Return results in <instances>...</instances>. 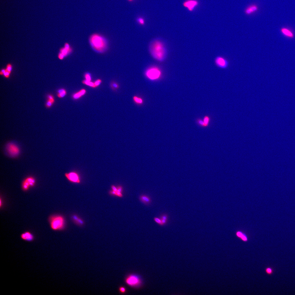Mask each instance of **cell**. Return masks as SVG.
Masks as SVG:
<instances>
[{"instance_id": "cell-27", "label": "cell", "mask_w": 295, "mask_h": 295, "mask_svg": "<svg viewBox=\"0 0 295 295\" xmlns=\"http://www.w3.org/2000/svg\"><path fill=\"white\" fill-rule=\"evenodd\" d=\"M154 220L157 223L158 225L161 226H162L161 220L160 218H157V217H155L154 218Z\"/></svg>"}, {"instance_id": "cell-2", "label": "cell", "mask_w": 295, "mask_h": 295, "mask_svg": "<svg viewBox=\"0 0 295 295\" xmlns=\"http://www.w3.org/2000/svg\"><path fill=\"white\" fill-rule=\"evenodd\" d=\"M89 40L91 45L97 52L103 53L107 49V42L105 38L102 35L93 34L90 37Z\"/></svg>"}, {"instance_id": "cell-15", "label": "cell", "mask_w": 295, "mask_h": 295, "mask_svg": "<svg viewBox=\"0 0 295 295\" xmlns=\"http://www.w3.org/2000/svg\"><path fill=\"white\" fill-rule=\"evenodd\" d=\"M160 218L161 220L162 226L167 225L169 222V216L167 213L162 214L160 215Z\"/></svg>"}, {"instance_id": "cell-14", "label": "cell", "mask_w": 295, "mask_h": 295, "mask_svg": "<svg viewBox=\"0 0 295 295\" xmlns=\"http://www.w3.org/2000/svg\"><path fill=\"white\" fill-rule=\"evenodd\" d=\"M54 97L51 94H49L47 96V100L46 103V106L47 108H50L53 106L55 102Z\"/></svg>"}, {"instance_id": "cell-10", "label": "cell", "mask_w": 295, "mask_h": 295, "mask_svg": "<svg viewBox=\"0 0 295 295\" xmlns=\"http://www.w3.org/2000/svg\"><path fill=\"white\" fill-rule=\"evenodd\" d=\"M215 63L217 67L222 69H227L229 65L228 60L221 56L217 57L215 60Z\"/></svg>"}, {"instance_id": "cell-32", "label": "cell", "mask_w": 295, "mask_h": 295, "mask_svg": "<svg viewBox=\"0 0 295 295\" xmlns=\"http://www.w3.org/2000/svg\"><path fill=\"white\" fill-rule=\"evenodd\" d=\"M10 73L9 72H8V71H6V69L5 72L3 75H4L5 77L6 78H9L10 76Z\"/></svg>"}, {"instance_id": "cell-21", "label": "cell", "mask_w": 295, "mask_h": 295, "mask_svg": "<svg viewBox=\"0 0 295 295\" xmlns=\"http://www.w3.org/2000/svg\"><path fill=\"white\" fill-rule=\"evenodd\" d=\"M82 82V83L85 84V85L93 87V88H95V87H96L94 82L93 83L91 81H87L86 79L83 80Z\"/></svg>"}, {"instance_id": "cell-37", "label": "cell", "mask_w": 295, "mask_h": 295, "mask_svg": "<svg viewBox=\"0 0 295 295\" xmlns=\"http://www.w3.org/2000/svg\"><path fill=\"white\" fill-rule=\"evenodd\" d=\"M111 188L112 190L116 191V192L117 191V188L115 186L113 185H112L111 186Z\"/></svg>"}, {"instance_id": "cell-8", "label": "cell", "mask_w": 295, "mask_h": 295, "mask_svg": "<svg viewBox=\"0 0 295 295\" xmlns=\"http://www.w3.org/2000/svg\"><path fill=\"white\" fill-rule=\"evenodd\" d=\"M36 180L32 176H28L25 178L23 181L22 184V188L23 190L27 191L30 187L34 186L36 183Z\"/></svg>"}, {"instance_id": "cell-38", "label": "cell", "mask_w": 295, "mask_h": 295, "mask_svg": "<svg viewBox=\"0 0 295 295\" xmlns=\"http://www.w3.org/2000/svg\"><path fill=\"white\" fill-rule=\"evenodd\" d=\"M5 71H6V69L2 70L1 71V73H0V74H1V75H4V73H5Z\"/></svg>"}, {"instance_id": "cell-18", "label": "cell", "mask_w": 295, "mask_h": 295, "mask_svg": "<svg viewBox=\"0 0 295 295\" xmlns=\"http://www.w3.org/2000/svg\"><path fill=\"white\" fill-rule=\"evenodd\" d=\"M72 48L69 49L64 47L60 48V53L62 54L64 57H65L72 53Z\"/></svg>"}, {"instance_id": "cell-9", "label": "cell", "mask_w": 295, "mask_h": 295, "mask_svg": "<svg viewBox=\"0 0 295 295\" xmlns=\"http://www.w3.org/2000/svg\"><path fill=\"white\" fill-rule=\"evenodd\" d=\"M64 176L70 182L73 183L79 184L81 183L80 175L77 172L73 171L64 174Z\"/></svg>"}, {"instance_id": "cell-26", "label": "cell", "mask_w": 295, "mask_h": 295, "mask_svg": "<svg viewBox=\"0 0 295 295\" xmlns=\"http://www.w3.org/2000/svg\"><path fill=\"white\" fill-rule=\"evenodd\" d=\"M85 76L86 80L89 81H91L92 77L89 73H86L85 74Z\"/></svg>"}, {"instance_id": "cell-34", "label": "cell", "mask_w": 295, "mask_h": 295, "mask_svg": "<svg viewBox=\"0 0 295 295\" xmlns=\"http://www.w3.org/2000/svg\"><path fill=\"white\" fill-rule=\"evenodd\" d=\"M109 193L110 194L112 195L116 196V192L112 190H110Z\"/></svg>"}, {"instance_id": "cell-36", "label": "cell", "mask_w": 295, "mask_h": 295, "mask_svg": "<svg viewBox=\"0 0 295 295\" xmlns=\"http://www.w3.org/2000/svg\"><path fill=\"white\" fill-rule=\"evenodd\" d=\"M116 196L122 198L123 197V195L122 193L119 192L117 191L116 192Z\"/></svg>"}, {"instance_id": "cell-22", "label": "cell", "mask_w": 295, "mask_h": 295, "mask_svg": "<svg viewBox=\"0 0 295 295\" xmlns=\"http://www.w3.org/2000/svg\"><path fill=\"white\" fill-rule=\"evenodd\" d=\"M236 235L238 237L241 238L243 241H247V236L244 234H243L241 232H238L237 233Z\"/></svg>"}, {"instance_id": "cell-31", "label": "cell", "mask_w": 295, "mask_h": 295, "mask_svg": "<svg viewBox=\"0 0 295 295\" xmlns=\"http://www.w3.org/2000/svg\"><path fill=\"white\" fill-rule=\"evenodd\" d=\"M119 290L121 293H123L125 292L126 290L125 287L123 286H121L120 287Z\"/></svg>"}, {"instance_id": "cell-11", "label": "cell", "mask_w": 295, "mask_h": 295, "mask_svg": "<svg viewBox=\"0 0 295 295\" xmlns=\"http://www.w3.org/2000/svg\"><path fill=\"white\" fill-rule=\"evenodd\" d=\"M258 10V6L256 4H252L249 6L245 10L246 15H249L257 12Z\"/></svg>"}, {"instance_id": "cell-35", "label": "cell", "mask_w": 295, "mask_h": 295, "mask_svg": "<svg viewBox=\"0 0 295 295\" xmlns=\"http://www.w3.org/2000/svg\"><path fill=\"white\" fill-rule=\"evenodd\" d=\"M267 273L269 274H271L273 272V270L272 269L270 268H268L266 270Z\"/></svg>"}, {"instance_id": "cell-13", "label": "cell", "mask_w": 295, "mask_h": 295, "mask_svg": "<svg viewBox=\"0 0 295 295\" xmlns=\"http://www.w3.org/2000/svg\"><path fill=\"white\" fill-rule=\"evenodd\" d=\"M139 200L142 203L145 204L146 205H148L150 204L151 202V200L150 197L148 196L145 194H142L139 197Z\"/></svg>"}, {"instance_id": "cell-1", "label": "cell", "mask_w": 295, "mask_h": 295, "mask_svg": "<svg viewBox=\"0 0 295 295\" xmlns=\"http://www.w3.org/2000/svg\"><path fill=\"white\" fill-rule=\"evenodd\" d=\"M151 54L155 59L159 61L163 60L166 58L167 51L164 44L158 40L152 42L150 47Z\"/></svg>"}, {"instance_id": "cell-33", "label": "cell", "mask_w": 295, "mask_h": 295, "mask_svg": "<svg viewBox=\"0 0 295 295\" xmlns=\"http://www.w3.org/2000/svg\"><path fill=\"white\" fill-rule=\"evenodd\" d=\"M117 191L118 192L122 193L123 192V187L121 186H117Z\"/></svg>"}, {"instance_id": "cell-7", "label": "cell", "mask_w": 295, "mask_h": 295, "mask_svg": "<svg viewBox=\"0 0 295 295\" xmlns=\"http://www.w3.org/2000/svg\"><path fill=\"white\" fill-rule=\"evenodd\" d=\"M200 4L199 0H185L183 3V7L190 12H193Z\"/></svg>"}, {"instance_id": "cell-4", "label": "cell", "mask_w": 295, "mask_h": 295, "mask_svg": "<svg viewBox=\"0 0 295 295\" xmlns=\"http://www.w3.org/2000/svg\"><path fill=\"white\" fill-rule=\"evenodd\" d=\"M145 75L148 79L152 80H155L160 78L161 75V73L158 68L153 67L150 68L146 71Z\"/></svg>"}, {"instance_id": "cell-6", "label": "cell", "mask_w": 295, "mask_h": 295, "mask_svg": "<svg viewBox=\"0 0 295 295\" xmlns=\"http://www.w3.org/2000/svg\"><path fill=\"white\" fill-rule=\"evenodd\" d=\"M125 282L129 286L135 287L140 286L142 283L140 278L135 275H129L126 278Z\"/></svg>"}, {"instance_id": "cell-23", "label": "cell", "mask_w": 295, "mask_h": 295, "mask_svg": "<svg viewBox=\"0 0 295 295\" xmlns=\"http://www.w3.org/2000/svg\"><path fill=\"white\" fill-rule=\"evenodd\" d=\"M111 88L113 90H116L118 89L119 87V84L116 82H112L111 83Z\"/></svg>"}, {"instance_id": "cell-5", "label": "cell", "mask_w": 295, "mask_h": 295, "mask_svg": "<svg viewBox=\"0 0 295 295\" xmlns=\"http://www.w3.org/2000/svg\"><path fill=\"white\" fill-rule=\"evenodd\" d=\"M6 151L9 156L13 157H17L20 153V150L17 145L13 143H9L6 145Z\"/></svg>"}, {"instance_id": "cell-20", "label": "cell", "mask_w": 295, "mask_h": 295, "mask_svg": "<svg viewBox=\"0 0 295 295\" xmlns=\"http://www.w3.org/2000/svg\"><path fill=\"white\" fill-rule=\"evenodd\" d=\"M67 94L66 90L64 89H60L58 90L57 95L59 98H62L65 96Z\"/></svg>"}, {"instance_id": "cell-25", "label": "cell", "mask_w": 295, "mask_h": 295, "mask_svg": "<svg viewBox=\"0 0 295 295\" xmlns=\"http://www.w3.org/2000/svg\"><path fill=\"white\" fill-rule=\"evenodd\" d=\"M197 122L200 125L203 127H206L205 123H204L203 120L199 119L197 120Z\"/></svg>"}, {"instance_id": "cell-39", "label": "cell", "mask_w": 295, "mask_h": 295, "mask_svg": "<svg viewBox=\"0 0 295 295\" xmlns=\"http://www.w3.org/2000/svg\"><path fill=\"white\" fill-rule=\"evenodd\" d=\"M127 1L129 2H132L133 1H134V0H127Z\"/></svg>"}, {"instance_id": "cell-24", "label": "cell", "mask_w": 295, "mask_h": 295, "mask_svg": "<svg viewBox=\"0 0 295 295\" xmlns=\"http://www.w3.org/2000/svg\"><path fill=\"white\" fill-rule=\"evenodd\" d=\"M210 120V118L208 116H206L204 118L203 121L205 123L206 127H208V126Z\"/></svg>"}, {"instance_id": "cell-30", "label": "cell", "mask_w": 295, "mask_h": 295, "mask_svg": "<svg viewBox=\"0 0 295 295\" xmlns=\"http://www.w3.org/2000/svg\"><path fill=\"white\" fill-rule=\"evenodd\" d=\"M12 68V67L11 65L10 64H8L7 66V68H6V70L10 73L11 74V71Z\"/></svg>"}, {"instance_id": "cell-17", "label": "cell", "mask_w": 295, "mask_h": 295, "mask_svg": "<svg viewBox=\"0 0 295 295\" xmlns=\"http://www.w3.org/2000/svg\"><path fill=\"white\" fill-rule=\"evenodd\" d=\"M281 31L282 33L287 37L290 38L294 37V35L292 32L287 28H282Z\"/></svg>"}, {"instance_id": "cell-19", "label": "cell", "mask_w": 295, "mask_h": 295, "mask_svg": "<svg viewBox=\"0 0 295 295\" xmlns=\"http://www.w3.org/2000/svg\"><path fill=\"white\" fill-rule=\"evenodd\" d=\"M133 100L134 102L138 105H141L144 103V100L141 97L137 96L133 97Z\"/></svg>"}, {"instance_id": "cell-29", "label": "cell", "mask_w": 295, "mask_h": 295, "mask_svg": "<svg viewBox=\"0 0 295 295\" xmlns=\"http://www.w3.org/2000/svg\"><path fill=\"white\" fill-rule=\"evenodd\" d=\"M102 83V80L100 79H98L97 80L95 81L94 82L95 85L96 87H98L100 85V84Z\"/></svg>"}, {"instance_id": "cell-28", "label": "cell", "mask_w": 295, "mask_h": 295, "mask_svg": "<svg viewBox=\"0 0 295 295\" xmlns=\"http://www.w3.org/2000/svg\"><path fill=\"white\" fill-rule=\"evenodd\" d=\"M137 21L141 25H143L145 24L144 19L142 17H139L137 19Z\"/></svg>"}, {"instance_id": "cell-3", "label": "cell", "mask_w": 295, "mask_h": 295, "mask_svg": "<svg viewBox=\"0 0 295 295\" xmlns=\"http://www.w3.org/2000/svg\"><path fill=\"white\" fill-rule=\"evenodd\" d=\"M51 227L54 231L63 229L64 226V220L63 217L60 215L51 216L49 218Z\"/></svg>"}, {"instance_id": "cell-12", "label": "cell", "mask_w": 295, "mask_h": 295, "mask_svg": "<svg viewBox=\"0 0 295 295\" xmlns=\"http://www.w3.org/2000/svg\"><path fill=\"white\" fill-rule=\"evenodd\" d=\"M21 238L24 240L28 241H33L34 237L32 233L28 232H25L23 233L21 235Z\"/></svg>"}, {"instance_id": "cell-16", "label": "cell", "mask_w": 295, "mask_h": 295, "mask_svg": "<svg viewBox=\"0 0 295 295\" xmlns=\"http://www.w3.org/2000/svg\"><path fill=\"white\" fill-rule=\"evenodd\" d=\"M86 93V90L85 89H82L79 92L74 94L73 95V98L75 100H77L79 99L85 94Z\"/></svg>"}]
</instances>
